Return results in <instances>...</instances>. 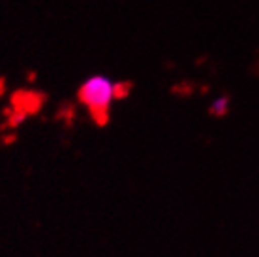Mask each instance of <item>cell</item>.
Here are the masks:
<instances>
[{
  "mask_svg": "<svg viewBox=\"0 0 259 257\" xmlns=\"http://www.w3.org/2000/svg\"><path fill=\"white\" fill-rule=\"evenodd\" d=\"M122 87L126 84L117 83L107 75H92L84 79L83 84L79 87L77 98L98 124H105L109 118L113 102H117L118 98H124Z\"/></svg>",
  "mask_w": 259,
  "mask_h": 257,
  "instance_id": "6da1fadb",
  "label": "cell"
},
{
  "mask_svg": "<svg viewBox=\"0 0 259 257\" xmlns=\"http://www.w3.org/2000/svg\"><path fill=\"white\" fill-rule=\"evenodd\" d=\"M227 111H229V98L227 96L216 98V100L210 103V107H208V113L212 116H224V115H227Z\"/></svg>",
  "mask_w": 259,
  "mask_h": 257,
  "instance_id": "7a4b0ae2",
  "label": "cell"
}]
</instances>
